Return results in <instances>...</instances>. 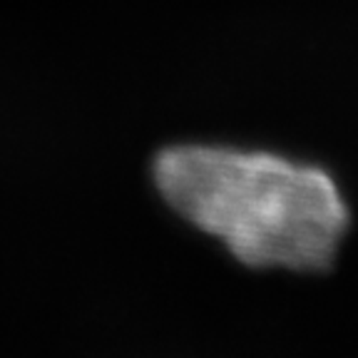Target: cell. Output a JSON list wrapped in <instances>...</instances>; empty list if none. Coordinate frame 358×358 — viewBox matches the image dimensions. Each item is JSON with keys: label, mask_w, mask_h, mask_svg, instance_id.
I'll return each instance as SVG.
<instances>
[{"label": "cell", "mask_w": 358, "mask_h": 358, "mask_svg": "<svg viewBox=\"0 0 358 358\" xmlns=\"http://www.w3.org/2000/svg\"><path fill=\"white\" fill-rule=\"evenodd\" d=\"M164 199L257 268L331 266L348 212L329 174L271 155L172 147L157 157Z\"/></svg>", "instance_id": "1"}]
</instances>
